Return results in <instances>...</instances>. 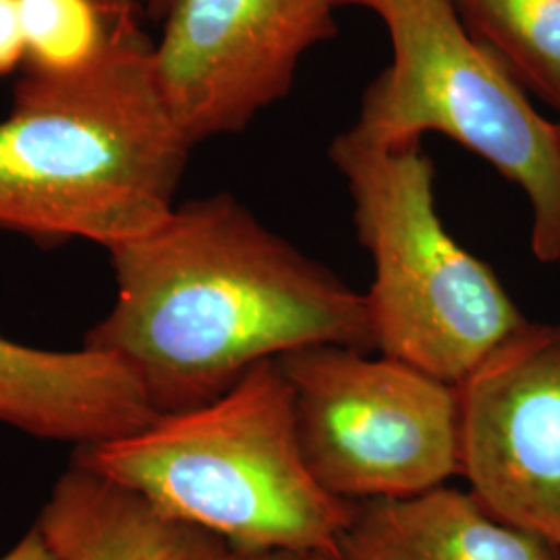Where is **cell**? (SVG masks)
Returning a JSON list of instances; mask_svg holds the SVG:
<instances>
[{
  "mask_svg": "<svg viewBox=\"0 0 560 560\" xmlns=\"http://www.w3.org/2000/svg\"><path fill=\"white\" fill-rule=\"evenodd\" d=\"M194 143L173 119L140 23L108 27L71 73L32 69L0 120V231L106 252L159 226Z\"/></svg>",
  "mask_w": 560,
  "mask_h": 560,
  "instance_id": "obj_2",
  "label": "cell"
},
{
  "mask_svg": "<svg viewBox=\"0 0 560 560\" xmlns=\"http://www.w3.org/2000/svg\"><path fill=\"white\" fill-rule=\"evenodd\" d=\"M342 0H175L154 71L185 138L240 133L291 90L301 57L337 36Z\"/></svg>",
  "mask_w": 560,
  "mask_h": 560,
  "instance_id": "obj_7",
  "label": "cell"
},
{
  "mask_svg": "<svg viewBox=\"0 0 560 560\" xmlns=\"http://www.w3.org/2000/svg\"><path fill=\"white\" fill-rule=\"evenodd\" d=\"M277 361L293 390L303 459L330 494L405 499L460 476L459 386L342 345Z\"/></svg>",
  "mask_w": 560,
  "mask_h": 560,
  "instance_id": "obj_6",
  "label": "cell"
},
{
  "mask_svg": "<svg viewBox=\"0 0 560 560\" xmlns=\"http://www.w3.org/2000/svg\"><path fill=\"white\" fill-rule=\"evenodd\" d=\"M224 560H305L279 550H264V552H249V550H231Z\"/></svg>",
  "mask_w": 560,
  "mask_h": 560,
  "instance_id": "obj_17",
  "label": "cell"
},
{
  "mask_svg": "<svg viewBox=\"0 0 560 560\" xmlns=\"http://www.w3.org/2000/svg\"><path fill=\"white\" fill-rule=\"evenodd\" d=\"M32 69L71 73L101 55L108 25L92 0H20Z\"/></svg>",
  "mask_w": 560,
  "mask_h": 560,
  "instance_id": "obj_13",
  "label": "cell"
},
{
  "mask_svg": "<svg viewBox=\"0 0 560 560\" xmlns=\"http://www.w3.org/2000/svg\"><path fill=\"white\" fill-rule=\"evenodd\" d=\"M520 85L560 110V0H448Z\"/></svg>",
  "mask_w": 560,
  "mask_h": 560,
  "instance_id": "obj_12",
  "label": "cell"
},
{
  "mask_svg": "<svg viewBox=\"0 0 560 560\" xmlns=\"http://www.w3.org/2000/svg\"><path fill=\"white\" fill-rule=\"evenodd\" d=\"M108 256L117 295L83 347L119 360L159 418L303 347L378 351L365 295L229 194L175 206Z\"/></svg>",
  "mask_w": 560,
  "mask_h": 560,
  "instance_id": "obj_1",
  "label": "cell"
},
{
  "mask_svg": "<svg viewBox=\"0 0 560 560\" xmlns=\"http://www.w3.org/2000/svg\"><path fill=\"white\" fill-rule=\"evenodd\" d=\"M339 560H560L550 541L497 520L469 490L353 502Z\"/></svg>",
  "mask_w": 560,
  "mask_h": 560,
  "instance_id": "obj_11",
  "label": "cell"
},
{
  "mask_svg": "<svg viewBox=\"0 0 560 560\" xmlns=\"http://www.w3.org/2000/svg\"><path fill=\"white\" fill-rule=\"evenodd\" d=\"M27 59L20 0H0V75L11 73Z\"/></svg>",
  "mask_w": 560,
  "mask_h": 560,
  "instance_id": "obj_14",
  "label": "cell"
},
{
  "mask_svg": "<svg viewBox=\"0 0 560 560\" xmlns=\"http://www.w3.org/2000/svg\"><path fill=\"white\" fill-rule=\"evenodd\" d=\"M459 399L469 492L560 550V324L525 322L460 382Z\"/></svg>",
  "mask_w": 560,
  "mask_h": 560,
  "instance_id": "obj_8",
  "label": "cell"
},
{
  "mask_svg": "<svg viewBox=\"0 0 560 560\" xmlns=\"http://www.w3.org/2000/svg\"><path fill=\"white\" fill-rule=\"evenodd\" d=\"M330 159L374 264L365 300L378 351L459 386L527 318L494 270L442 224L421 141L384 145L351 127Z\"/></svg>",
  "mask_w": 560,
  "mask_h": 560,
  "instance_id": "obj_4",
  "label": "cell"
},
{
  "mask_svg": "<svg viewBox=\"0 0 560 560\" xmlns=\"http://www.w3.org/2000/svg\"><path fill=\"white\" fill-rule=\"evenodd\" d=\"M75 457L231 550L339 559L353 511L303 459L293 390L277 360L256 365L219 399Z\"/></svg>",
  "mask_w": 560,
  "mask_h": 560,
  "instance_id": "obj_3",
  "label": "cell"
},
{
  "mask_svg": "<svg viewBox=\"0 0 560 560\" xmlns=\"http://www.w3.org/2000/svg\"><path fill=\"white\" fill-rule=\"evenodd\" d=\"M156 418L119 360L83 345L50 351L0 335V423L81 451L136 434Z\"/></svg>",
  "mask_w": 560,
  "mask_h": 560,
  "instance_id": "obj_9",
  "label": "cell"
},
{
  "mask_svg": "<svg viewBox=\"0 0 560 560\" xmlns=\"http://www.w3.org/2000/svg\"><path fill=\"white\" fill-rule=\"evenodd\" d=\"M38 529L57 560H224L231 546L73 457Z\"/></svg>",
  "mask_w": 560,
  "mask_h": 560,
  "instance_id": "obj_10",
  "label": "cell"
},
{
  "mask_svg": "<svg viewBox=\"0 0 560 560\" xmlns=\"http://www.w3.org/2000/svg\"><path fill=\"white\" fill-rule=\"evenodd\" d=\"M108 27L140 23L138 15L145 9L150 15H166L175 0H92Z\"/></svg>",
  "mask_w": 560,
  "mask_h": 560,
  "instance_id": "obj_15",
  "label": "cell"
},
{
  "mask_svg": "<svg viewBox=\"0 0 560 560\" xmlns=\"http://www.w3.org/2000/svg\"><path fill=\"white\" fill-rule=\"evenodd\" d=\"M381 18L393 62L365 90L363 136L384 145L442 133L525 191L532 252L560 261V127L534 110L517 80L476 40L448 0H342Z\"/></svg>",
  "mask_w": 560,
  "mask_h": 560,
  "instance_id": "obj_5",
  "label": "cell"
},
{
  "mask_svg": "<svg viewBox=\"0 0 560 560\" xmlns=\"http://www.w3.org/2000/svg\"><path fill=\"white\" fill-rule=\"evenodd\" d=\"M305 560H339L337 557H312V559H305Z\"/></svg>",
  "mask_w": 560,
  "mask_h": 560,
  "instance_id": "obj_18",
  "label": "cell"
},
{
  "mask_svg": "<svg viewBox=\"0 0 560 560\" xmlns=\"http://www.w3.org/2000/svg\"><path fill=\"white\" fill-rule=\"evenodd\" d=\"M559 127H560V125H559Z\"/></svg>",
  "mask_w": 560,
  "mask_h": 560,
  "instance_id": "obj_19",
  "label": "cell"
},
{
  "mask_svg": "<svg viewBox=\"0 0 560 560\" xmlns=\"http://www.w3.org/2000/svg\"><path fill=\"white\" fill-rule=\"evenodd\" d=\"M0 560H57V557L48 548L38 525H34Z\"/></svg>",
  "mask_w": 560,
  "mask_h": 560,
  "instance_id": "obj_16",
  "label": "cell"
}]
</instances>
